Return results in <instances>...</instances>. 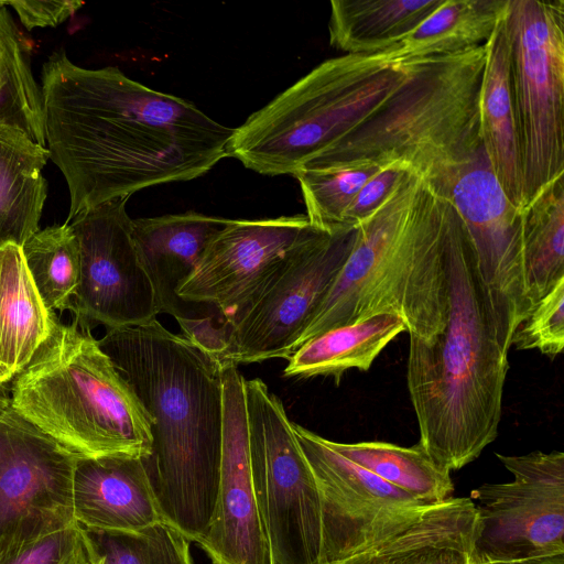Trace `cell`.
Instances as JSON below:
<instances>
[{
    "label": "cell",
    "mask_w": 564,
    "mask_h": 564,
    "mask_svg": "<svg viewBox=\"0 0 564 564\" xmlns=\"http://www.w3.org/2000/svg\"><path fill=\"white\" fill-rule=\"evenodd\" d=\"M511 346L517 350L536 349L554 357L564 348V279H561L516 329Z\"/></svg>",
    "instance_id": "836d02e7"
},
{
    "label": "cell",
    "mask_w": 564,
    "mask_h": 564,
    "mask_svg": "<svg viewBox=\"0 0 564 564\" xmlns=\"http://www.w3.org/2000/svg\"><path fill=\"white\" fill-rule=\"evenodd\" d=\"M448 198L468 235L498 341L509 352L513 333L532 311L521 210L505 195L482 147L458 174Z\"/></svg>",
    "instance_id": "7c38bea8"
},
{
    "label": "cell",
    "mask_w": 564,
    "mask_h": 564,
    "mask_svg": "<svg viewBox=\"0 0 564 564\" xmlns=\"http://www.w3.org/2000/svg\"><path fill=\"white\" fill-rule=\"evenodd\" d=\"M0 128L19 130L46 148L42 88L4 1H0Z\"/></svg>",
    "instance_id": "f1b7e54d"
},
{
    "label": "cell",
    "mask_w": 564,
    "mask_h": 564,
    "mask_svg": "<svg viewBox=\"0 0 564 564\" xmlns=\"http://www.w3.org/2000/svg\"><path fill=\"white\" fill-rule=\"evenodd\" d=\"M357 228L316 229L227 319L216 325L220 365L289 358L346 262Z\"/></svg>",
    "instance_id": "30bf717a"
},
{
    "label": "cell",
    "mask_w": 564,
    "mask_h": 564,
    "mask_svg": "<svg viewBox=\"0 0 564 564\" xmlns=\"http://www.w3.org/2000/svg\"><path fill=\"white\" fill-rule=\"evenodd\" d=\"M87 533L96 564H193L189 541L163 521L132 532Z\"/></svg>",
    "instance_id": "1f68e13d"
},
{
    "label": "cell",
    "mask_w": 564,
    "mask_h": 564,
    "mask_svg": "<svg viewBox=\"0 0 564 564\" xmlns=\"http://www.w3.org/2000/svg\"><path fill=\"white\" fill-rule=\"evenodd\" d=\"M329 443L347 459L417 500L437 503L453 497L451 471L436 464L419 443L410 447L381 441Z\"/></svg>",
    "instance_id": "83f0119b"
},
{
    "label": "cell",
    "mask_w": 564,
    "mask_h": 564,
    "mask_svg": "<svg viewBox=\"0 0 564 564\" xmlns=\"http://www.w3.org/2000/svg\"><path fill=\"white\" fill-rule=\"evenodd\" d=\"M508 0H444L417 28L384 51L399 61L482 45L505 15Z\"/></svg>",
    "instance_id": "484cf974"
},
{
    "label": "cell",
    "mask_w": 564,
    "mask_h": 564,
    "mask_svg": "<svg viewBox=\"0 0 564 564\" xmlns=\"http://www.w3.org/2000/svg\"><path fill=\"white\" fill-rule=\"evenodd\" d=\"M406 171L408 169L398 164L382 166L355 196L345 214L344 226L357 228L369 218L387 199Z\"/></svg>",
    "instance_id": "e575fe53"
},
{
    "label": "cell",
    "mask_w": 564,
    "mask_h": 564,
    "mask_svg": "<svg viewBox=\"0 0 564 564\" xmlns=\"http://www.w3.org/2000/svg\"><path fill=\"white\" fill-rule=\"evenodd\" d=\"M128 199L102 203L66 223L79 250V282L70 310L84 326H138L161 313L133 242Z\"/></svg>",
    "instance_id": "4fadbf2b"
},
{
    "label": "cell",
    "mask_w": 564,
    "mask_h": 564,
    "mask_svg": "<svg viewBox=\"0 0 564 564\" xmlns=\"http://www.w3.org/2000/svg\"><path fill=\"white\" fill-rule=\"evenodd\" d=\"M444 0H333L329 43L345 54L384 52L417 28Z\"/></svg>",
    "instance_id": "d4e9b609"
},
{
    "label": "cell",
    "mask_w": 564,
    "mask_h": 564,
    "mask_svg": "<svg viewBox=\"0 0 564 564\" xmlns=\"http://www.w3.org/2000/svg\"><path fill=\"white\" fill-rule=\"evenodd\" d=\"M87 531L76 521L17 544L0 555V564H96Z\"/></svg>",
    "instance_id": "d6a6232c"
},
{
    "label": "cell",
    "mask_w": 564,
    "mask_h": 564,
    "mask_svg": "<svg viewBox=\"0 0 564 564\" xmlns=\"http://www.w3.org/2000/svg\"><path fill=\"white\" fill-rule=\"evenodd\" d=\"M477 514L466 497L434 503L392 532L326 564H474Z\"/></svg>",
    "instance_id": "d6986e66"
},
{
    "label": "cell",
    "mask_w": 564,
    "mask_h": 564,
    "mask_svg": "<svg viewBox=\"0 0 564 564\" xmlns=\"http://www.w3.org/2000/svg\"><path fill=\"white\" fill-rule=\"evenodd\" d=\"M322 500L321 564L338 560L417 517L426 503L336 452L329 440L293 422Z\"/></svg>",
    "instance_id": "9a60e30c"
},
{
    "label": "cell",
    "mask_w": 564,
    "mask_h": 564,
    "mask_svg": "<svg viewBox=\"0 0 564 564\" xmlns=\"http://www.w3.org/2000/svg\"><path fill=\"white\" fill-rule=\"evenodd\" d=\"M41 88L46 149L69 193L66 223L143 188L199 177L229 158L235 129L118 67L84 68L62 50L43 64Z\"/></svg>",
    "instance_id": "6da1fadb"
},
{
    "label": "cell",
    "mask_w": 564,
    "mask_h": 564,
    "mask_svg": "<svg viewBox=\"0 0 564 564\" xmlns=\"http://www.w3.org/2000/svg\"><path fill=\"white\" fill-rule=\"evenodd\" d=\"M406 366L419 444L449 471L478 458L498 434L509 362L462 219L451 247L446 325L427 341L410 337Z\"/></svg>",
    "instance_id": "277c9868"
},
{
    "label": "cell",
    "mask_w": 564,
    "mask_h": 564,
    "mask_svg": "<svg viewBox=\"0 0 564 564\" xmlns=\"http://www.w3.org/2000/svg\"><path fill=\"white\" fill-rule=\"evenodd\" d=\"M381 167L361 163L296 173L311 225L329 234L346 229L344 218L348 207Z\"/></svg>",
    "instance_id": "4dcf8cb0"
},
{
    "label": "cell",
    "mask_w": 564,
    "mask_h": 564,
    "mask_svg": "<svg viewBox=\"0 0 564 564\" xmlns=\"http://www.w3.org/2000/svg\"><path fill=\"white\" fill-rule=\"evenodd\" d=\"M73 518L85 530L99 532L139 531L163 521L142 458L77 457Z\"/></svg>",
    "instance_id": "ac0fdd59"
},
{
    "label": "cell",
    "mask_w": 564,
    "mask_h": 564,
    "mask_svg": "<svg viewBox=\"0 0 564 564\" xmlns=\"http://www.w3.org/2000/svg\"><path fill=\"white\" fill-rule=\"evenodd\" d=\"M403 321L393 314L328 329L297 348L283 370L286 378L333 377L339 381L349 369L367 371L381 351L401 333Z\"/></svg>",
    "instance_id": "cb8c5ba5"
},
{
    "label": "cell",
    "mask_w": 564,
    "mask_h": 564,
    "mask_svg": "<svg viewBox=\"0 0 564 564\" xmlns=\"http://www.w3.org/2000/svg\"><path fill=\"white\" fill-rule=\"evenodd\" d=\"M505 24L524 206L564 175V0H508Z\"/></svg>",
    "instance_id": "ba28073f"
},
{
    "label": "cell",
    "mask_w": 564,
    "mask_h": 564,
    "mask_svg": "<svg viewBox=\"0 0 564 564\" xmlns=\"http://www.w3.org/2000/svg\"><path fill=\"white\" fill-rule=\"evenodd\" d=\"M411 61L388 53L326 59L234 130L229 156L264 175H295L375 112Z\"/></svg>",
    "instance_id": "52a82bcc"
},
{
    "label": "cell",
    "mask_w": 564,
    "mask_h": 564,
    "mask_svg": "<svg viewBox=\"0 0 564 564\" xmlns=\"http://www.w3.org/2000/svg\"><path fill=\"white\" fill-rule=\"evenodd\" d=\"M316 229L302 214L228 219L208 241L177 296L191 305H213L225 321Z\"/></svg>",
    "instance_id": "2e32d148"
},
{
    "label": "cell",
    "mask_w": 564,
    "mask_h": 564,
    "mask_svg": "<svg viewBox=\"0 0 564 564\" xmlns=\"http://www.w3.org/2000/svg\"><path fill=\"white\" fill-rule=\"evenodd\" d=\"M524 280L532 308L564 279V175L522 208Z\"/></svg>",
    "instance_id": "4316f807"
},
{
    "label": "cell",
    "mask_w": 564,
    "mask_h": 564,
    "mask_svg": "<svg viewBox=\"0 0 564 564\" xmlns=\"http://www.w3.org/2000/svg\"><path fill=\"white\" fill-rule=\"evenodd\" d=\"M98 343L150 415L151 452L142 462L161 517L198 543L218 495L221 365L158 319L107 329Z\"/></svg>",
    "instance_id": "7a4b0ae2"
},
{
    "label": "cell",
    "mask_w": 564,
    "mask_h": 564,
    "mask_svg": "<svg viewBox=\"0 0 564 564\" xmlns=\"http://www.w3.org/2000/svg\"><path fill=\"white\" fill-rule=\"evenodd\" d=\"M459 220L447 196L408 170L379 208L357 226L352 249L294 351L328 329L378 314L399 316L410 337L427 341L441 334Z\"/></svg>",
    "instance_id": "3957f363"
},
{
    "label": "cell",
    "mask_w": 564,
    "mask_h": 564,
    "mask_svg": "<svg viewBox=\"0 0 564 564\" xmlns=\"http://www.w3.org/2000/svg\"><path fill=\"white\" fill-rule=\"evenodd\" d=\"M57 319L36 290L22 248L13 243L0 247V386L28 366Z\"/></svg>",
    "instance_id": "44dd1931"
},
{
    "label": "cell",
    "mask_w": 564,
    "mask_h": 564,
    "mask_svg": "<svg viewBox=\"0 0 564 564\" xmlns=\"http://www.w3.org/2000/svg\"><path fill=\"white\" fill-rule=\"evenodd\" d=\"M10 405L78 457L151 452V419L140 399L78 319L62 324L13 378Z\"/></svg>",
    "instance_id": "8992f818"
},
{
    "label": "cell",
    "mask_w": 564,
    "mask_h": 564,
    "mask_svg": "<svg viewBox=\"0 0 564 564\" xmlns=\"http://www.w3.org/2000/svg\"><path fill=\"white\" fill-rule=\"evenodd\" d=\"M7 391L4 386H0V413L10 405V395Z\"/></svg>",
    "instance_id": "8d00e7d4"
},
{
    "label": "cell",
    "mask_w": 564,
    "mask_h": 564,
    "mask_svg": "<svg viewBox=\"0 0 564 564\" xmlns=\"http://www.w3.org/2000/svg\"><path fill=\"white\" fill-rule=\"evenodd\" d=\"M19 15L21 23L28 29L56 26L72 17L83 4L82 1H4Z\"/></svg>",
    "instance_id": "d590c367"
},
{
    "label": "cell",
    "mask_w": 564,
    "mask_h": 564,
    "mask_svg": "<svg viewBox=\"0 0 564 564\" xmlns=\"http://www.w3.org/2000/svg\"><path fill=\"white\" fill-rule=\"evenodd\" d=\"M22 248V254L47 310H70L79 282V250L69 224L36 231Z\"/></svg>",
    "instance_id": "f546056e"
},
{
    "label": "cell",
    "mask_w": 564,
    "mask_h": 564,
    "mask_svg": "<svg viewBox=\"0 0 564 564\" xmlns=\"http://www.w3.org/2000/svg\"><path fill=\"white\" fill-rule=\"evenodd\" d=\"M484 47L485 65L479 89L481 143L505 195L513 206L522 210V180L509 84V44L505 15Z\"/></svg>",
    "instance_id": "7402d4cb"
},
{
    "label": "cell",
    "mask_w": 564,
    "mask_h": 564,
    "mask_svg": "<svg viewBox=\"0 0 564 564\" xmlns=\"http://www.w3.org/2000/svg\"><path fill=\"white\" fill-rule=\"evenodd\" d=\"M227 220L193 212L132 219L133 242L161 312L176 321L197 317L177 290Z\"/></svg>",
    "instance_id": "ffe728a7"
},
{
    "label": "cell",
    "mask_w": 564,
    "mask_h": 564,
    "mask_svg": "<svg viewBox=\"0 0 564 564\" xmlns=\"http://www.w3.org/2000/svg\"><path fill=\"white\" fill-rule=\"evenodd\" d=\"M48 150L23 132L0 128V247H22L39 231L47 196L42 170Z\"/></svg>",
    "instance_id": "603a6c76"
},
{
    "label": "cell",
    "mask_w": 564,
    "mask_h": 564,
    "mask_svg": "<svg viewBox=\"0 0 564 564\" xmlns=\"http://www.w3.org/2000/svg\"><path fill=\"white\" fill-rule=\"evenodd\" d=\"M253 486L270 564H321V494L279 397L245 380Z\"/></svg>",
    "instance_id": "9c48e42d"
},
{
    "label": "cell",
    "mask_w": 564,
    "mask_h": 564,
    "mask_svg": "<svg viewBox=\"0 0 564 564\" xmlns=\"http://www.w3.org/2000/svg\"><path fill=\"white\" fill-rule=\"evenodd\" d=\"M410 61L406 79L391 96L305 171L398 164L448 197L460 171L482 147L485 47Z\"/></svg>",
    "instance_id": "5b68a950"
},
{
    "label": "cell",
    "mask_w": 564,
    "mask_h": 564,
    "mask_svg": "<svg viewBox=\"0 0 564 564\" xmlns=\"http://www.w3.org/2000/svg\"><path fill=\"white\" fill-rule=\"evenodd\" d=\"M77 457L11 405L0 413V555L75 521Z\"/></svg>",
    "instance_id": "5bb4252c"
},
{
    "label": "cell",
    "mask_w": 564,
    "mask_h": 564,
    "mask_svg": "<svg viewBox=\"0 0 564 564\" xmlns=\"http://www.w3.org/2000/svg\"><path fill=\"white\" fill-rule=\"evenodd\" d=\"M245 378L221 365L223 441L216 507L199 540L212 564H270L249 451Z\"/></svg>",
    "instance_id": "e0dca14e"
},
{
    "label": "cell",
    "mask_w": 564,
    "mask_h": 564,
    "mask_svg": "<svg viewBox=\"0 0 564 564\" xmlns=\"http://www.w3.org/2000/svg\"><path fill=\"white\" fill-rule=\"evenodd\" d=\"M496 456L513 478L470 492L474 563L530 564L564 555V453Z\"/></svg>",
    "instance_id": "8fae6325"
},
{
    "label": "cell",
    "mask_w": 564,
    "mask_h": 564,
    "mask_svg": "<svg viewBox=\"0 0 564 564\" xmlns=\"http://www.w3.org/2000/svg\"><path fill=\"white\" fill-rule=\"evenodd\" d=\"M474 564H518V563H505V562H487V563H474ZM540 564H564V557H554L551 560H547L545 562H542Z\"/></svg>",
    "instance_id": "74e56055"
}]
</instances>
